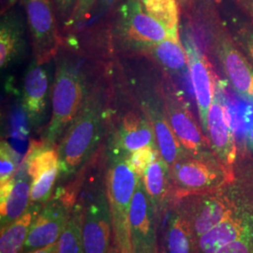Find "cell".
<instances>
[{
  "instance_id": "cell-1",
  "label": "cell",
  "mask_w": 253,
  "mask_h": 253,
  "mask_svg": "<svg viewBox=\"0 0 253 253\" xmlns=\"http://www.w3.org/2000/svg\"><path fill=\"white\" fill-rule=\"evenodd\" d=\"M187 5L207 33L211 49L232 87L241 97L253 100V65L236 43L216 0H191Z\"/></svg>"
},
{
  "instance_id": "cell-2",
  "label": "cell",
  "mask_w": 253,
  "mask_h": 253,
  "mask_svg": "<svg viewBox=\"0 0 253 253\" xmlns=\"http://www.w3.org/2000/svg\"><path fill=\"white\" fill-rule=\"evenodd\" d=\"M105 115L104 91L97 86L87 92L81 110L57 146L59 173L69 177L78 172L100 144Z\"/></svg>"
},
{
  "instance_id": "cell-3",
  "label": "cell",
  "mask_w": 253,
  "mask_h": 253,
  "mask_svg": "<svg viewBox=\"0 0 253 253\" xmlns=\"http://www.w3.org/2000/svg\"><path fill=\"white\" fill-rule=\"evenodd\" d=\"M86 97L85 82L79 66L59 56L52 92V117L46 129L44 143L54 146L79 114Z\"/></svg>"
},
{
  "instance_id": "cell-4",
  "label": "cell",
  "mask_w": 253,
  "mask_h": 253,
  "mask_svg": "<svg viewBox=\"0 0 253 253\" xmlns=\"http://www.w3.org/2000/svg\"><path fill=\"white\" fill-rule=\"evenodd\" d=\"M126 157L110 154L106 173V194L118 253H132L129 211L136 186L142 178L129 167Z\"/></svg>"
},
{
  "instance_id": "cell-5",
  "label": "cell",
  "mask_w": 253,
  "mask_h": 253,
  "mask_svg": "<svg viewBox=\"0 0 253 253\" xmlns=\"http://www.w3.org/2000/svg\"><path fill=\"white\" fill-rule=\"evenodd\" d=\"M172 194L178 199L188 195L212 193L234 179L214 154L191 156L186 154L170 166Z\"/></svg>"
},
{
  "instance_id": "cell-6",
  "label": "cell",
  "mask_w": 253,
  "mask_h": 253,
  "mask_svg": "<svg viewBox=\"0 0 253 253\" xmlns=\"http://www.w3.org/2000/svg\"><path fill=\"white\" fill-rule=\"evenodd\" d=\"M34 59L42 65L56 56L61 44L53 0H23Z\"/></svg>"
},
{
  "instance_id": "cell-7",
  "label": "cell",
  "mask_w": 253,
  "mask_h": 253,
  "mask_svg": "<svg viewBox=\"0 0 253 253\" xmlns=\"http://www.w3.org/2000/svg\"><path fill=\"white\" fill-rule=\"evenodd\" d=\"M162 96L169 123L186 153L191 156L214 154L203 127L191 114L186 101L172 85L165 84Z\"/></svg>"
},
{
  "instance_id": "cell-8",
  "label": "cell",
  "mask_w": 253,
  "mask_h": 253,
  "mask_svg": "<svg viewBox=\"0 0 253 253\" xmlns=\"http://www.w3.org/2000/svg\"><path fill=\"white\" fill-rule=\"evenodd\" d=\"M204 193L178 198V211L190 223L198 239L210 229L231 217L234 212L232 203L225 196Z\"/></svg>"
},
{
  "instance_id": "cell-9",
  "label": "cell",
  "mask_w": 253,
  "mask_h": 253,
  "mask_svg": "<svg viewBox=\"0 0 253 253\" xmlns=\"http://www.w3.org/2000/svg\"><path fill=\"white\" fill-rule=\"evenodd\" d=\"M184 47L188 55L190 80L198 107L201 126L205 132L208 126V112L217 91L216 74L207 56L190 34L185 37Z\"/></svg>"
},
{
  "instance_id": "cell-10",
  "label": "cell",
  "mask_w": 253,
  "mask_h": 253,
  "mask_svg": "<svg viewBox=\"0 0 253 253\" xmlns=\"http://www.w3.org/2000/svg\"><path fill=\"white\" fill-rule=\"evenodd\" d=\"M71 214L72 208L60 197L55 196L52 201L47 202L33 219L22 253L55 244L62 235Z\"/></svg>"
},
{
  "instance_id": "cell-11",
  "label": "cell",
  "mask_w": 253,
  "mask_h": 253,
  "mask_svg": "<svg viewBox=\"0 0 253 253\" xmlns=\"http://www.w3.org/2000/svg\"><path fill=\"white\" fill-rule=\"evenodd\" d=\"M120 22L124 35L139 46L179 39V33H173L160 21L145 12L140 0H127L122 5Z\"/></svg>"
},
{
  "instance_id": "cell-12",
  "label": "cell",
  "mask_w": 253,
  "mask_h": 253,
  "mask_svg": "<svg viewBox=\"0 0 253 253\" xmlns=\"http://www.w3.org/2000/svg\"><path fill=\"white\" fill-rule=\"evenodd\" d=\"M132 253H158L155 211L143 178L136 186L129 211Z\"/></svg>"
},
{
  "instance_id": "cell-13",
  "label": "cell",
  "mask_w": 253,
  "mask_h": 253,
  "mask_svg": "<svg viewBox=\"0 0 253 253\" xmlns=\"http://www.w3.org/2000/svg\"><path fill=\"white\" fill-rule=\"evenodd\" d=\"M218 93L217 84L215 97L208 112V126L205 134L208 137L210 147L219 163L228 171L234 172L233 165L237 152L235 134L226 106L221 101Z\"/></svg>"
},
{
  "instance_id": "cell-14",
  "label": "cell",
  "mask_w": 253,
  "mask_h": 253,
  "mask_svg": "<svg viewBox=\"0 0 253 253\" xmlns=\"http://www.w3.org/2000/svg\"><path fill=\"white\" fill-rule=\"evenodd\" d=\"M82 212L84 253H109L113 225L108 199L103 190L92 197Z\"/></svg>"
},
{
  "instance_id": "cell-15",
  "label": "cell",
  "mask_w": 253,
  "mask_h": 253,
  "mask_svg": "<svg viewBox=\"0 0 253 253\" xmlns=\"http://www.w3.org/2000/svg\"><path fill=\"white\" fill-rule=\"evenodd\" d=\"M145 146L158 148L152 123L147 117L129 112L121 119L112 140L110 154L128 156Z\"/></svg>"
},
{
  "instance_id": "cell-16",
  "label": "cell",
  "mask_w": 253,
  "mask_h": 253,
  "mask_svg": "<svg viewBox=\"0 0 253 253\" xmlns=\"http://www.w3.org/2000/svg\"><path fill=\"white\" fill-rule=\"evenodd\" d=\"M48 76L42 64L35 59L27 68L23 85V108L30 126H40L46 113L48 100Z\"/></svg>"
},
{
  "instance_id": "cell-17",
  "label": "cell",
  "mask_w": 253,
  "mask_h": 253,
  "mask_svg": "<svg viewBox=\"0 0 253 253\" xmlns=\"http://www.w3.org/2000/svg\"><path fill=\"white\" fill-rule=\"evenodd\" d=\"M146 116L152 123L161 156L169 166L186 155L169 123L164 102L154 99L145 101Z\"/></svg>"
},
{
  "instance_id": "cell-18",
  "label": "cell",
  "mask_w": 253,
  "mask_h": 253,
  "mask_svg": "<svg viewBox=\"0 0 253 253\" xmlns=\"http://www.w3.org/2000/svg\"><path fill=\"white\" fill-rule=\"evenodd\" d=\"M164 253H198L197 238L187 218L176 209L168 217L163 237Z\"/></svg>"
},
{
  "instance_id": "cell-19",
  "label": "cell",
  "mask_w": 253,
  "mask_h": 253,
  "mask_svg": "<svg viewBox=\"0 0 253 253\" xmlns=\"http://www.w3.org/2000/svg\"><path fill=\"white\" fill-rule=\"evenodd\" d=\"M143 181L155 214L159 215L166 207L172 193L170 166L163 160L161 154L146 170Z\"/></svg>"
},
{
  "instance_id": "cell-20",
  "label": "cell",
  "mask_w": 253,
  "mask_h": 253,
  "mask_svg": "<svg viewBox=\"0 0 253 253\" xmlns=\"http://www.w3.org/2000/svg\"><path fill=\"white\" fill-rule=\"evenodd\" d=\"M252 219L231 216L197 239L198 253H217L244 233Z\"/></svg>"
},
{
  "instance_id": "cell-21",
  "label": "cell",
  "mask_w": 253,
  "mask_h": 253,
  "mask_svg": "<svg viewBox=\"0 0 253 253\" xmlns=\"http://www.w3.org/2000/svg\"><path fill=\"white\" fill-rule=\"evenodd\" d=\"M139 47L146 51L156 62L171 74H183L189 69L188 55L180 39L166 40L158 43Z\"/></svg>"
},
{
  "instance_id": "cell-22",
  "label": "cell",
  "mask_w": 253,
  "mask_h": 253,
  "mask_svg": "<svg viewBox=\"0 0 253 253\" xmlns=\"http://www.w3.org/2000/svg\"><path fill=\"white\" fill-rule=\"evenodd\" d=\"M31 184L32 178L28 174L27 167L25 166V170L20 172L18 176H14V184L8 198L0 204L1 228L17 219L28 209L30 204Z\"/></svg>"
},
{
  "instance_id": "cell-23",
  "label": "cell",
  "mask_w": 253,
  "mask_h": 253,
  "mask_svg": "<svg viewBox=\"0 0 253 253\" xmlns=\"http://www.w3.org/2000/svg\"><path fill=\"white\" fill-rule=\"evenodd\" d=\"M40 209L39 205H30L21 217L1 228L0 253H19L23 250L33 219Z\"/></svg>"
},
{
  "instance_id": "cell-24",
  "label": "cell",
  "mask_w": 253,
  "mask_h": 253,
  "mask_svg": "<svg viewBox=\"0 0 253 253\" xmlns=\"http://www.w3.org/2000/svg\"><path fill=\"white\" fill-rule=\"evenodd\" d=\"M22 43V26L14 16H6L0 29V66L6 68L18 56Z\"/></svg>"
},
{
  "instance_id": "cell-25",
  "label": "cell",
  "mask_w": 253,
  "mask_h": 253,
  "mask_svg": "<svg viewBox=\"0 0 253 253\" xmlns=\"http://www.w3.org/2000/svg\"><path fill=\"white\" fill-rule=\"evenodd\" d=\"M24 164L28 174L34 180L42 173L59 167L57 150L54 146L46 145L44 142L42 144L34 142L29 147Z\"/></svg>"
},
{
  "instance_id": "cell-26",
  "label": "cell",
  "mask_w": 253,
  "mask_h": 253,
  "mask_svg": "<svg viewBox=\"0 0 253 253\" xmlns=\"http://www.w3.org/2000/svg\"><path fill=\"white\" fill-rule=\"evenodd\" d=\"M55 253H84L83 236V212L75 208L60 235Z\"/></svg>"
},
{
  "instance_id": "cell-27",
  "label": "cell",
  "mask_w": 253,
  "mask_h": 253,
  "mask_svg": "<svg viewBox=\"0 0 253 253\" xmlns=\"http://www.w3.org/2000/svg\"><path fill=\"white\" fill-rule=\"evenodd\" d=\"M59 173V167H55L42 173L36 179L32 180L30 192V205L42 206L48 202L54 183Z\"/></svg>"
},
{
  "instance_id": "cell-28",
  "label": "cell",
  "mask_w": 253,
  "mask_h": 253,
  "mask_svg": "<svg viewBox=\"0 0 253 253\" xmlns=\"http://www.w3.org/2000/svg\"><path fill=\"white\" fill-rule=\"evenodd\" d=\"M159 155L160 151L158 148L152 146H145L129 154L126 157V162L129 167L133 170V172L143 178L146 170Z\"/></svg>"
},
{
  "instance_id": "cell-29",
  "label": "cell",
  "mask_w": 253,
  "mask_h": 253,
  "mask_svg": "<svg viewBox=\"0 0 253 253\" xmlns=\"http://www.w3.org/2000/svg\"><path fill=\"white\" fill-rule=\"evenodd\" d=\"M16 170V153L6 141H2L0 147V184L13 178Z\"/></svg>"
},
{
  "instance_id": "cell-30",
  "label": "cell",
  "mask_w": 253,
  "mask_h": 253,
  "mask_svg": "<svg viewBox=\"0 0 253 253\" xmlns=\"http://www.w3.org/2000/svg\"><path fill=\"white\" fill-rule=\"evenodd\" d=\"M236 43L253 65V23L243 22L232 29Z\"/></svg>"
},
{
  "instance_id": "cell-31",
  "label": "cell",
  "mask_w": 253,
  "mask_h": 253,
  "mask_svg": "<svg viewBox=\"0 0 253 253\" xmlns=\"http://www.w3.org/2000/svg\"><path fill=\"white\" fill-rule=\"evenodd\" d=\"M217 253H253V220L236 240L220 249Z\"/></svg>"
},
{
  "instance_id": "cell-32",
  "label": "cell",
  "mask_w": 253,
  "mask_h": 253,
  "mask_svg": "<svg viewBox=\"0 0 253 253\" xmlns=\"http://www.w3.org/2000/svg\"><path fill=\"white\" fill-rule=\"evenodd\" d=\"M54 9L59 22L67 27L73 17L78 0H53Z\"/></svg>"
},
{
  "instance_id": "cell-33",
  "label": "cell",
  "mask_w": 253,
  "mask_h": 253,
  "mask_svg": "<svg viewBox=\"0 0 253 253\" xmlns=\"http://www.w3.org/2000/svg\"><path fill=\"white\" fill-rule=\"evenodd\" d=\"M99 0H78L76 9L74 10L73 17L71 19L70 23L68 24L67 27L72 28L73 27L78 26L84 22L85 19L88 17L90 13L91 9H93L94 5Z\"/></svg>"
},
{
  "instance_id": "cell-34",
  "label": "cell",
  "mask_w": 253,
  "mask_h": 253,
  "mask_svg": "<svg viewBox=\"0 0 253 253\" xmlns=\"http://www.w3.org/2000/svg\"><path fill=\"white\" fill-rule=\"evenodd\" d=\"M253 23V0H231Z\"/></svg>"
},
{
  "instance_id": "cell-35",
  "label": "cell",
  "mask_w": 253,
  "mask_h": 253,
  "mask_svg": "<svg viewBox=\"0 0 253 253\" xmlns=\"http://www.w3.org/2000/svg\"><path fill=\"white\" fill-rule=\"evenodd\" d=\"M56 243L50 245L48 247L42 248V249H38V250H35V251H32V252H29V253H56V247H57Z\"/></svg>"
},
{
  "instance_id": "cell-36",
  "label": "cell",
  "mask_w": 253,
  "mask_h": 253,
  "mask_svg": "<svg viewBox=\"0 0 253 253\" xmlns=\"http://www.w3.org/2000/svg\"><path fill=\"white\" fill-rule=\"evenodd\" d=\"M247 144L249 145V147L253 150V125L247 132Z\"/></svg>"
},
{
  "instance_id": "cell-37",
  "label": "cell",
  "mask_w": 253,
  "mask_h": 253,
  "mask_svg": "<svg viewBox=\"0 0 253 253\" xmlns=\"http://www.w3.org/2000/svg\"><path fill=\"white\" fill-rule=\"evenodd\" d=\"M116 0H102V3L105 5V6H110L111 4H113Z\"/></svg>"
},
{
  "instance_id": "cell-38",
  "label": "cell",
  "mask_w": 253,
  "mask_h": 253,
  "mask_svg": "<svg viewBox=\"0 0 253 253\" xmlns=\"http://www.w3.org/2000/svg\"><path fill=\"white\" fill-rule=\"evenodd\" d=\"M179 6H183L185 4V0H175Z\"/></svg>"
},
{
  "instance_id": "cell-39",
  "label": "cell",
  "mask_w": 253,
  "mask_h": 253,
  "mask_svg": "<svg viewBox=\"0 0 253 253\" xmlns=\"http://www.w3.org/2000/svg\"><path fill=\"white\" fill-rule=\"evenodd\" d=\"M190 1H191V0H185V4L187 5V4H188L189 2H190ZM185 4H184V5H185Z\"/></svg>"
}]
</instances>
